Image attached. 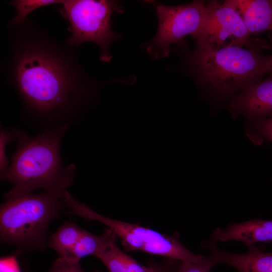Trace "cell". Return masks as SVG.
<instances>
[{
	"label": "cell",
	"mask_w": 272,
	"mask_h": 272,
	"mask_svg": "<svg viewBox=\"0 0 272 272\" xmlns=\"http://www.w3.org/2000/svg\"><path fill=\"white\" fill-rule=\"evenodd\" d=\"M6 38L2 73L24 120L38 133L80 123L101 84L81 65L78 47L56 40L28 18L10 20Z\"/></svg>",
	"instance_id": "obj_1"
},
{
	"label": "cell",
	"mask_w": 272,
	"mask_h": 272,
	"mask_svg": "<svg viewBox=\"0 0 272 272\" xmlns=\"http://www.w3.org/2000/svg\"><path fill=\"white\" fill-rule=\"evenodd\" d=\"M70 127L63 126L35 136L13 128L16 148L8 168L1 174L2 181L12 185L4 196L5 200L32 193L38 189L63 197L77 172L74 164L64 165L60 158L61 142Z\"/></svg>",
	"instance_id": "obj_2"
},
{
	"label": "cell",
	"mask_w": 272,
	"mask_h": 272,
	"mask_svg": "<svg viewBox=\"0 0 272 272\" xmlns=\"http://www.w3.org/2000/svg\"><path fill=\"white\" fill-rule=\"evenodd\" d=\"M195 44L189 56L190 70L201 84L218 95L241 91L268 74V55L262 51L270 47L265 41L256 39L247 46Z\"/></svg>",
	"instance_id": "obj_3"
},
{
	"label": "cell",
	"mask_w": 272,
	"mask_h": 272,
	"mask_svg": "<svg viewBox=\"0 0 272 272\" xmlns=\"http://www.w3.org/2000/svg\"><path fill=\"white\" fill-rule=\"evenodd\" d=\"M64 208L63 197L46 191L5 200L0 208L1 243L21 252L44 249L48 227Z\"/></svg>",
	"instance_id": "obj_4"
},
{
	"label": "cell",
	"mask_w": 272,
	"mask_h": 272,
	"mask_svg": "<svg viewBox=\"0 0 272 272\" xmlns=\"http://www.w3.org/2000/svg\"><path fill=\"white\" fill-rule=\"evenodd\" d=\"M59 5L70 24L71 34L65 41L77 47L85 42L94 43L100 50V60L109 61L111 44L121 37L111 29V16L122 12V6L110 0H64Z\"/></svg>",
	"instance_id": "obj_5"
},
{
	"label": "cell",
	"mask_w": 272,
	"mask_h": 272,
	"mask_svg": "<svg viewBox=\"0 0 272 272\" xmlns=\"http://www.w3.org/2000/svg\"><path fill=\"white\" fill-rule=\"evenodd\" d=\"M155 8L158 29L146 47L151 57L157 59L169 55L171 45L184 44L186 36L196 38L205 19L206 2L196 0L175 6L157 4Z\"/></svg>",
	"instance_id": "obj_6"
},
{
	"label": "cell",
	"mask_w": 272,
	"mask_h": 272,
	"mask_svg": "<svg viewBox=\"0 0 272 272\" xmlns=\"http://www.w3.org/2000/svg\"><path fill=\"white\" fill-rule=\"evenodd\" d=\"M244 20L232 0L221 3L217 1L206 3V15L195 42L215 45L247 46L256 39H250Z\"/></svg>",
	"instance_id": "obj_7"
},
{
	"label": "cell",
	"mask_w": 272,
	"mask_h": 272,
	"mask_svg": "<svg viewBox=\"0 0 272 272\" xmlns=\"http://www.w3.org/2000/svg\"><path fill=\"white\" fill-rule=\"evenodd\" d=\"M228 107L255 121L272 116V72L234 95Z\"/></svg>",
	"instance_id": "obj_8"
},
{
	"label": "cell",
	"mask_w": 272,
	"mask_h": 272,
	"mask_svg": "<svg viewBox=\"0 0 272 272\" xmlns=\"http://www.w3.org/2000/svg\"><path fill=\"white\" fill-rule=\"evenodd\" d=\"M208 249L217 265L224 264L238 272H272V252H265L255 245L248 248L244 253L229 252L220 249L208 239L201 243Z\"/></svg>",
	"instance_id": "obj_9"
},
{
	"label": "cell",
	"mask_w": 272,
	"mask_h": 272,
	"mask_svg": "<svg viewBox=\"0 0 272 272\" xmlns=\"http://www.w3.org/2000/svg\"><path fill=\"white\" fill-rule=\"evenodd\" d=\"M209 239L215 243L238 241L248 248L257 243H271L272 220L255 219L232 223L224 228L215 229Z\"/></svg>",
	"instance_id": "obj_10"
},
{
	"label": "cell",
	"mask_w": 272,
	"mask_h": 272,
	"mask_svg": "<svg viewBox=\"0 0 272 272\" xmlns=\"http://www.w3.org/2000/svg\"><path fill=\"white\" fill-rule=\"evenodd\" d=\"M117 237L115 234L106 247L95 255L107 267L109 272H170L173 269V264L165 268L141 265L118 247Z\"/></svg>",
	"instance_id": "obj_11"
},
{
	"label": "cell",
	"mask_w": 272,
	"mask_h": 272,
	"mask_svg": "<svg viewBox=\"0 0 272 272\" xmlns=\"http://www.w3.org/2000/svg\"><path fill=\"white\" fill-rule=\"evenodd\" d=\"M251 35L272 33V0H232Z\"/></svg>",
	"instance_id": "obj_12"
},
{
	"label": "cell",
	"mask_w": 272,
	"mask_h": 272,
	"mask_svg": "<svg viewBox=\"0 0 272 272\" xmlns=\"http://www.w3.org/2000/svg\"><path fill=\"white\" fill-rule=\"evenodd\" d=\"M115 233L106 229L101 235H97L84 230L67 260L79 261L88 255H94L103 249Z\"/></svg>",
	"instance_id": "obj_13"
},
{
	"label": "cell",
	"mask_w": 272,
	"mask_h": 272,
	"mask_svg": "<svg viewBox=\"0 0 272 272\" xmlns=\"http://www.w3.org/2000/svg\"><path fill=\"white\" fill-rule=\"evenodd\" d=\"M84 230L73 222H65L51 236L47 245L67 259Z\"/></svg>",
	"instance_id": "obj_14"
},
{
	"label": "cell",
	"mask_w": 272,
	"mask_h": 272,
	"mask_svg": "<svg viewBox=\"0 0 272 272\" xmlns=\"http://www.w3.org/2000/svg\"><path fill=\"white\" fill-rule=\"evenodd\" d=\"M64 0H13L10 2L14 7L16 15L11 19L19 22L25 20L33 11L43 7L52 5H60Z\"/></svg>",
	"instance_id": "obj_15"
},
{
	"label": "cell",
	"mask_w": 272,
	"mask_h": 272,
	"mask_svg": "<svg viewBox=\"0 0 272 272\" xmlns=\"http://www.w3.org/2000/svg\"><path fill=\"white\" fill-rule=\"evenodd\" d=\"M15 140L13 128H1L0 130V172L3 174L8 168L10 160L6 154L7 145Z\"/></svg>",
	"instance_id": "obj_16"
},
{
	"label": "cell",
	"mask_w": 272,
	"mask_h": 272,
	"mask_svg": "<svg viewBox=\"0 0 272 272\" xmlns=\"http://www.w3.org/2000/svg\"><path fill=\"white\" fill-rule=\"evenodd\" d=\"M216 265L215 260L209 255L207 259L202 262H181L176 272H211Z\"/></svg>",
	"instance_id": "obj_17"
},
{
	"label": "cell",
	"mask_w": 272,
	"mask_h": 272,
	"mask_svg": "<svg viewBox=\"0 0 272 272\" xmlns=\"http://www.w3.org/2000/svg\"><path fill=\"white\" fill-rule=\"evenodd\" d=\"M49 272H85L79 261L67 260L59 257L53 264Z\"/></svg>",
	"instance_id": "obj_18"
},
{
	"label": "cell",
	"mask_w": 272,
	"mask_h": 272,
	"mask_svg": "<svg viewBox=\"0 0 272 272\" xmlns=\"http://www.w3.org/2000/svg\"><path fill=\"white\" fill-rule=\"evenodd\" d=\"M257 131L263 138L272 142V116L255 121Z\"/></svg>",
	"instance_id": "obj_19"
},
{
	"label": "cell",
	"mask_w": 272,
	"mask_h": 272,
	"mask_svg": "<svg viewBox=\"0 0 272 272\" xmlns=\"http://www.w3.org/2000/svg\"><path fill=\"white\" fill-rule=\"evenodd\" d=\"M1 272H20L14 259H3L1 260Z\"/></svg>",
	"instance_id": "obj_20"
},
{
	"label": "cell",
	"mask_w": 272,
	"mask_h": 272,
	"mask_svg": "<svg viewBox=\"0 0 272 272\" xmlns=\"http://www.w3.org/2000/svg\"><path fill=\"white\" fill-rule=\"evenodd\" d=\"M272 34V33H271ZM272 39V35H271ZM268 74L272 72V55H268Z\"/></svg>",
	"instance_id": "obj_21"
}]
</instances>
